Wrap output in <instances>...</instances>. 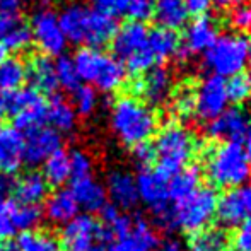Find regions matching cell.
<instances>
[{
  "label": "cell",
  "mask_w": 251,
  "mask_h": 251,
  "mask_svg": "<svg viewBox=\"0 0 251 251\" xmlns=\"http://www.w3.org/2000/svg\"><path fill=\"white\" fill-rule=\"evenodd\" d=\"M23 164V133L0 125V175H12Z\"/></svg>",
  "instance_id": "20"
},
{
  "label": "cell",
  "mask_w": 251,
  "mask_h": 251,
  "mask_svg": "<svg viewBox=\"0 0 251 251\" xmlns=\"http://www.w3.org/2000/svg\"><path fill=\"white\" fill-rule=\"evenodd\" d=\"M133 157H135V161L139 162L140 166L144 168H149L152 162L155 161V149L154 146L149 142L146 144H140V146L133 147Z\"/></svg>",
  "instance_id": "46"
},
{
  "label": "cell",
  "mask_w": 251,
  "mask_h": 251,
  "mask_svg": "<svg viewBox=\"0 0 251 251\" xmlns=\"http://www.w3.org/2000/svg\"><path fill=\"white\" fill-rule=\"evenodd\" d=\"M43 219V212H41L40 205H16L14 208V222H16L17 231H34L38 224Z\"/></svg>",
  "instance_id": "35"
},
{
  "label": "cell",
  "mask_w": 251,
  "mask_h": 251,
  "mask_svg": "<svg viewBox=\"0 0 251 251\" xmlns=\"http://www.w3.org/2000/svg\"><path fill=\"white\" fill-rule=\"evenodd\" d=\"M219 9H234L238 5H243L246 0H212Z\"/></svg>",
  "instance_id": "51"
},
{
  "label": "cell",
  "mask_w": 251,
  "mask_h": 251,
  "mask_svg": "<svg viewBox=\"0 0 251 251\" xmlns=\"http://www.w3.org/2000/svg\"><path fill=\"white\" fill-rule=\"evenodd\" d=\"M17 246L21 251H60V241L50 232L45 231H26L19 236Z\"/></svg>",
  "instance_id": "34"
},
{
  "label": "cell",
  "mask_w": 251,
  "mask_h": 251,
  "mask_svg": "<svg viewBox=\"0 0 251 251\" xmlns=\"http://www.w3.org/2000/svg\"><path fill=\"white\" fill-rule=\"evenodd\" d=\"M188 10L183 0H154V17L159 27L176 31L188 21Z\"/></svg>",
  "instance_id": "26"
},
{
  "label": "cell",
  "mask_w": 251,
  "mask_h": 251,
  "mask_svg": "<svg viewBox=\"0 0 251 251\" xmlns=\"http://www.w3.org/2000/svg\"><path fill=\"white\" fill-rule=\"evenodd\" d=\"M251 55V38L248 34L226 33L217 36L210 48L203 53L205 67L221 79H231L243 74Z\"/></svg>",
  "instance_id": "6"
},
{
  "label": "cell",
  "mask_w": 251,
  "mask_h": 251,
  "mask_svg": "<svg viewBox=\"0 0 251 251\" xmlns=\"http://www.w3.org/2000/svg\"><path fill=\"white\" fill-rule=\"evenodd\" d=\"M250 118L241 106L226 108L217 118L207 123V133L214 140L229 144H241L248 128Z\"/></svg>",
  "instance_id": "14"
},
{
  "label": "cell",
  "mask_w": 251,
  "mask_h": 251,
  "mask_svg": "<svg viewBox=\"0 0 251 251\" xmlns=\"http://www.w3.org/2000/svg\"><path fill=\"white\" fill-rule=\"evenodd\" d=\"M154 149L155 166L152 171L168 183L185 166H188V161L199 152V142L179 123H168L159 132Z\"/></svg>",
  "instance_id": "3"
},
{
  "label": "cell",
  "mask_w": 251,
  "mask_h": 251,
  "mask_svg": "<svg viewBox=\"0 0 251 251\" xmlns=\"http://www.w3.org/2000/svg\"><path fill=\"white\" fill-rule=\"evenodd\" d=\"M243 151H245V154H246V157H248V162L251 164V120H250V123H248V128H246V133H245V137H243Z\"/></svg>",
  "instance_id": "50"
},
{
  "label": "cell",
  "mask_w": 251,
  "mask_h": 251,
  "mask_svg": "<svg viewBox=\"0 0 251 251\" xmlns=\"http://www.w3.org/2000/svg\"><path fill=\"white\" fill-rule=\"evenodd\" d=\"M215 215L226 227H236L241 224L245 219H250L248 212L245 208V203L241 200L238 188L227 190L221 199H217V210Z\"/></svg>",
  "instance_id": "24"
},
{
  "label": "cell",
  "mask_w": 251,
  "mask_h": 251,
  "mask_svg": "<svg viewBox=\"0 0 251 251\" xmlns=\"http://www.w3.org/2000/svg\"><path fill=\"white\" fill-rule=\"evenodd\" d=\"M109 241H113V238L104 226L93 215L82 214L63 226L60 246L67 251H93L98 245Z\"/></svg>",
  "instance_id": "10"
},
{
  "label": "cell",
  "mask_w": 251,
  "mask_h": 251,
  "mask_svg": "<svg viewBox=\"0 0 251 251\" xmlns=\"http://www.w3.org/2000/svg\"><path fill=\"white\" fill-rule=\"evenodd\" d=\"M55 74H56V82L58 86H62L67 91H75L80 86L79 75L75 72V67L72 63V58L69 56H58V60L55 62Z\"/></svg>",
  "instance_id": "37"
},
{
  "label": "cell",
  "mask_w": 251,
  "mask_h": 251,
  "mask_svg": "<svg viewBox=\"0 0 251 251\" xmlns=\"http://www.w3.org/2000/svg\"><path fill=\"white\" fill-rule=\"evenodd\" d=\"M157 115L135 96H122L111 108V128L125 146L146 144L157 132Z\"/></svg>",
  "instance_id": "2"
},
{
  "label": "cell",
  "mask_w": 251,
  "mask_h": 251,
  "mask_svg": "<svg viewBox=\"0 0 251 251\" xmlns=\"http://www.w3.org/2000/svg\"><path fill=\"white\" fill-rule=\"evenodd\" d=\"M226 93H227V100L236 102V104H243L251 98V84L248 77L239 74L231 79L226 80Z\"/></svg>",
  "instance_id": "39"
},
{
  "label": "cell",
  "mask_w": 251,
  "mask_h": 251,
  "mask_svg": "<svg viewBox=\"0 0 251 251\" xmlns=\"http://www.w3.org/2000/svg\"><path fill=\"white\" fill-rule=\"evenodd\" d=\"M227 21L232 29H236L239 34L248 33V31H251V7L243 3V5L231 9L229 10Z\"/></svg>",
  "instance_id": "43"
},
{
  "label": "cell",
  "mask_w": 251,
  "mask_h": 251,
  "mask_svg": "<svg viewBox=\"0 0 251 251\" xmlns=\"http://www.w3.org/2000/svg\"><path fill=\"white\" fill-rule=\"evenodd\" d=\"M26 79L31 80L33 89H36L40 94H51L58 87L55 74V62L50 56L45 55L34 56L29 62V65L26 67Z\"/></svg>",
  "instance_id": "23"
},
{
  "label": "cell",
  "mask_w": 251,
  "mask_h": 251,
  "mask_svg": "<svg viewBox=\"0 0 251 251\" xmlns=\"http://www.w3.org/2000/svg\"><path fill=\"white\" fill-rule=\"evenodd\" d=\"M135 185L137 193H139V200H142L146 205H149L155 217L162 215L169 208L168 183L162 181L152 169H140L139 176L135 178Z\"/></svg>",
  "instance_id": "15"
},
{
  "label": "cell",
  "mask_w": 251,
  "mask_h": 251,
  "mask_svg": "<svg viewBox=\"0 0 251 251\" xmlns=\"http://www.w3.org/2000/svg\"><path fill=\"white\" fill-rule=\"evenodd\" d=\"M33 43L29 26L17 12L0 10V48L3 51H23Z\"/></svg>",
  "instance_id": "18"
},
{
  "label": "cell",
  "mask_w": 251,
  "mask_h": 251,
  "mask_svg": "<svg viewBox=\"0 0 251 251\" xmlns=\"http://www.w3.org/2000/svg\"><path fill=\"white\" fill-rule=\"evenodd\" d=\"M14 208L16 205L10 200H0V243L10 239L17 231L14 222Z\"/></svg>",
  "instance_id": "41"
},
{
  "label": "cell",
  "mask_w": 251,
  "mask_h": 251,
  "mask_svg": "<svg viewBox=\"0 0 251 251\" xmlns=\"http://www.w3.org/2000/svg\"><path fill=\"white\" fill-rule=\"evenodd\" d=\"M26 3V0H0V10L3 12H17Z\"/></svg>",
  "instance_id": "49"
},
{
  "label": "cell",
  "mask_w": 251,
  "mask_h": 251,
  "mask_svg": "<svg viewBox=\"0 0 251 251\" xmlns=\"http://www.w3.org/2000/svg\"><path fill=\"white\" fill-rule=\"evenodd\" d=\"M62 149V137L51 126H40L23 137V161L36 166L43 164L53 152Z\"/></svg>",
  "instance_id": "13"
},
{
  "label": "cell",
  "mask_w": 251,
  "mask_h": 251,
  "mask_svg": "<svg viewBox=\"0 0 251 251\" xmlns=\"http://www.w3.org/2000/svg\"><path fill=\"white\" fill-rule=\"evenodd\" d=\"M43 178L48 185L62 186L67 179H70V162L69 152L63 149L53 152L50 157L43 162Z\"/></svg>",
  "instance_id": "31"
},
{
  "label": "cell",
  "mask_w": 251,
  "mask_h": 251,
  "mask_svg": "<svg viewBox=\"0 0 251 251\" xmlns=\"http://www.w3.org/2000/svg\"><path fill=\"white\" fill-rule=\"evenodd\" d=\"M232 243H234L236 251H251V217L236 226Z\"/></svg>",
  "instance_id": "45"
},
{
  "label": "cell",
  "mask_w": 251,
  "mask_h": 251,
  "mask_svg": "<svg viewBox=\"0 0 251 251\" xmlns=\"http://www.w3.org/2000/svg\"><path fill=\"white\" fill-rule=\"evenodd\" d=\"M31 40L38 47V50L43 51L45 56H62L67 50L65 34L58 23V14H55L50 7H40L31 16Z\"/></svg>",
  "instance_id": "11"
},
{
  "label": "cell",
  "mask_w": 251,
  "mask_h": 251,
  "mask_svg": "<svg viewBox=\"0 0 251 251\" xmlns=\"http://www.w3.org/2000/svg\"><path fill=\"white\" fill-rule=\"evenodd\" d=\"M91 2H93L96 10H100V12L115 19V17L126 14L130 0H91Z\"/></svg>",
  "instance_id": "44"
},
{
  "label": "cell",
  "mask_w": 251,
  "mask_h": 251,
  "mask_svg": "<svg viewBox=\"0 0 251 251\" xmlns=\"http://www.w3.org/2000/svg\"><path fill=\"white\" fill-rule=\"evenodd\" d=\"M3 113H5V98L0 94V118L3 116Z\"/></svg>",
  "instance_id": "54"
},
{
  "label": "cell",
  "mask_w": 251,
  "mask_h": 251,
  "mask_svg": "<svg viewBox=\"0 0 251 251\" xmlns=\"http://www.w3.org/2000/svg\"><path fill=\"white\" fill-rule=\"evenodd\" d=\"M72 108L75 113L89 116L98 108V93L93 86H79L72 93Z\"/></svg>",
  "instance_id": "36"
},
{
  "label": "cell",
  "mask_w": 251,
  "mask_h": 251,
  "mask_svg": "<svg viewBox=\"0 0 251 251\" xmlns=\"http://www.w3.org/2000/svg\"><path fill=\"white\" fill-rule=\"evenodd\" d=\"M106 195L116 208H133L139 201L135 178L126 171H111L106 181Z\"/></svg>",
  "instance_id": "19"
},
{
  "label": "cell",
  "mask_w": 251,
  "mask_h": 251,
  "mask_svg": "<svg viewBox=\"0 0 251 251\" xmlns=\"http://www.w3.org/2000/svg\"><path fill=\"white\" fill-rule=\"evenodd\" d=\"M79 80L94 84L102 93H116L126 80V70L115 56L98 48H80L72 56Z\"/></svg>",
  "instance_id": "5"
},
{
  "label": "cell",
  "mask_w": 251,
  "mask_h": 251,
  "mask_svg": "<svg viewBox=\"0 0 251 251\" xmlns=\"http://www.w3.org/2000/svg\"><path fill=\"white\" fill-rule=\"evenodd\" d=\"M45 215L53 224L65 226L74 217L79 215V205L75 201V197L70 190L60 188L55 193L47 197V205H45Z\"/></svg>",
  "instance_id": "22"
},
{
  "label": "cell",
  "mask_w": 251,
  "mask_h": 251,
  "mask_svg": "<svg viewBox=\"0 0 251 251\" xmlns=\"http://www.w3.org/2000/svg\"><path fill=\"white\" fill-rule=\"evenodd\" d=\"M173 111L181 122L192 118L195 115V93L192 89H181L175 96V102H173Z\"/></svg>",
  "instance_id": "40"
},
{
  "label": "cell",
  "mask_w": 251,
  "mask_h": 251,
  "mask_svg": "<svg viewBox=\"0 0 251 251\" xmlns=\"http://www.w3.org/2000/svg\"><path fill=\"white\" fill-rule=\"evenodd\" d=\"M217 210V193L212 188L195 190L192 195L175 201L171 207L173 229L181 227L188 232H195L207 227L215 217Z\"/></svg>",
  "instance_id": "8"
},
{
  "label": "cell",
  "mask_w": 251,
  "mask_h": 251,
  "mask_svg": "<svg viewBox=\"0 0 251 251\" xmlns=\"http://www.w3.org/2000/svg\"><path fill=\"white\" fill-rule=\"evenodd\" d=\"M0 251H21V250H19V246H17L16 241L7 239V241L0 243Z\"/></svg>",
  "instance_id": "52"
},
{
  "label": "cell",
  "mask_w": 251,
  "mask_h": 251,
  "mask_svg": "<svg viewBox=\"0 0 251 251\" xmlns=\"http://www.w3.org/2000/svg\"><path fill=\"white\" fill-rule=\"evenodd\" d=\"M149 50L154 56V62H166L181 50V40L176 31L155 27L149 33Z\"/></svg>",
  "instance_id": "28"
},
{
  "label": "cell",
  "mask_w": 251,
  "mask_h": 251,
  "mask_svg": "<svg viewBox=\"0 0 251 251\" xmlns=\"http://www.w3.org/2000/svg\"><path fill=\"white\" fill-rule=\"evenodd\" d=\"M219 36L217 21L212 16L201 14L197 16L192 23L188 24L183 36V50L188 55H197V53H205L214 45V41Z\"/></svg>",
  "instance_id": "17"
},
{
  "label": "cell",
  "mask_w": 251,
  "mask_h": 251,
  "mask_svg": "<svg viewBox=\"0 0 251 251\" xmlns=\"http://www.w3.org/2000/svg\"><path fill=\"white\" fill-rule=\"evenodd\" d=\"M227 243V232L221 227H210V226L188 236L190 251H224Z\"/></svg>",
  "instance_id": "30"
},
{
  "label": "cell",
  "mask_w": 251,
  "mask_h": 251,
  "mask_svg": "<svg viewBox=\"0 0 251 251\" xmlns=\"http://www.w3.org/2000/svg\"><path fill=\"white\" fill-rule=\"evenodd\" d=\"M195 93V115L203 122H212L227 108L226 80L217 75H208L199 84Z\"/></svg>",
  "instance_id": "12"
},
{
  "label": "cell",
  "mask_w": 251,
  "mask_h": 251,
  "mask_svg": "<svg viewBox=\"0 0 251 251\" xmlns=\"http://www.w3.org/2000/svg\"><path fill=\"white\" fill-rule=\"evenodd\" d=\"M16 179L12 175H0V200H9V195L14 193Z\"/></svg>",
  "instance_id": "48"
},
{
  "label": "cell",
  "mask_w": 251,
  "mask_h": 251,
  "mask_svg": "<svg viewBox=\"0 0 251 251\" xmlns=\"http://www.w3.org/2000/svg\"><path fill=\"white\" fill-rule=\"evenodd\" d=\"M5 111L14 118L17 132H31L47 122V101L33 87H21L5 98Z\"/></svg>",
  "instance_id": "9"
},
{
  "label": "cell",
  "mask_w": 251,
  "mask_h": 251,
  "mask_svg": "<svg viewBox=\"0 0 251 251\" xmlns=\"http://www.w3.org/2000/svg\"><path fill=\"white\" fill-rule=\"evenodd\" d=\"M205 173L215 188L232 190L246 185L251 164L241 144L222 142L205 152Z\"/></svg>",
  "instance_id": "4"
},
{
  "label": "cell",
  "mask_w": 251,
  "mask_h": 251,
  "mask_svg": "<svg viewBox=\"0 0 251 251\" xmlns=\"http://www.w3.org/2000/svg\"><path fill=\"white\" fill-rule=\"evenodd\" d=\"M250 7H251V5H250Z\"/></svg>",
  "instance_id": "58"
},
{
  "label": "cell",
  "mask_w": 251,
  "mask_h": 251,
  "mask_svg": "<svg viewBox=\"0 0 251 251\" xmlns=\"http://www.w3.org/2000/svg\"><path fill=\"white\" fill-rule=\"evenodd\" d=\"M3 53H5V51H3L2 48H0V62H2V60H3Z\"/></svg>",
  "instance_id": "56"
},
{
  "label": "cell",
  "mask_w": 251,
  "mask_h": 251,
  "mask_svg": "<svg viewBox=\"0 0 251 251\" xmlns=\"http://www.w3.org/2000/svg\"><path fill=\"white\" fill-rule=\"evenodd\" d=\"M50 185L40 173H27L16 181L14 195L23 205H40L48 197Z\"/></svg>",
  "instance_id": "25"
},
{
  "label": "cell",
  "mask_w": 251,
  "mask_h": 251,
  "mask_svg": "<svg viewBox=\"0 0 251 251\" xmlns=\"http://www.w3.org/2000/svg\"><path fill=\"white\" fill-rule=\"evenodd\" d=\"M162 251H183V250H181V246H179L178 243L169 241V243H166V245H164Z\"/></svg>",
  "instance_id": "53"
},
{
  "label": "cell",
  "mask_w": 251,
  "mask_h": 251,
  "mask_svg": "<svg viewBox=\"0 0 251 251\" xmlns=\"http://www.w3.org/2000/svg\"><path fill=\"white\" fill-rule=\"evenodd\" d=\"M115 58L133 75H144L154 65L149 50V31L146 24L126 23L115 33L111 40Z\"/></svg>",
  "instance_id": "7"
},
{
  "label": "cell",
  "mask_w": 251,
  "mask_h": 251,
  "mask_svg": "<svg viewBox=\"0 0 251 251\" xmlns=\"http://www.w3.org/2000/svg\"><path fill=\"white\" fill-rule=\"evenodd\" d=\"M70 162V178L72 181H80L93 176V159L87 152L74 151L69 154Z\"/></svg>",
  "instance_id": "38"
},
{
  "label": "cell",
  "mask_w": 251,
  "mask_h": 251,
  "mask_svg": "<svg viewBox=\"0 0 251 251\" xmlns=\"http://www.w3.org/2000/svg\"><path fill=\"white\" fill-rule=\"evenodd\" d=\"M246 67H248V75H246V77H248V80H250V84H251V55H250L248 65H246Z\"/></svg>",
  "instance_id": "55"
},
{
  "label": "cell",
  "mask_w": 251,
  "mask_h": 251,
  "mask_svg": "<svg viewBox=\"0 0 251 251\" xmlns=\"http://www.w3.org/2000/svg\"><path fill=\"white\" fill-rule=\"evenodd\" d=\"M126 243L130 251H157L159 250V238L154 229L142 219H137L132 226V231L126 236Z\"/></svg>",
  "instance_id": "33"
},
{
  "label": "cell",
  "mask_w": 251,
  "mask_h": 251,
  "mask_svg": "<svg viewBox=\"0 0 251 251\" xmlns=\"http://www.w3.org/2000/svg\"><path fill=\"white\" fill-rule=\"evenodd\" d=\"M133 93L142 96L146 104H162L171 94V74L161 65L152 67L140 79L135 80Z\"/></svg>",
  "instance_id": "16"
},
{
  "label": "cell",
  "mask_w": 251,
  "mask_h": 251,
  "mask_svg": "<svg viewBox=\"0 0 251 251\" xmlns=\"http://www.w3.org/2000/svg\"><path fill=\"white\" fill-rule=\"evenodd\" d=\"M183 2H185L188 14H197V16L205 14L212 5V0H183Z\"/></svg>",
  "instance_id": "47"
},
{
  "label": "cell",
  "mask_w": 251,
  "mask_h": 251,
  "mask_svg": "<svg viewBox=\"0 0 251 251\" xmlns=\"http://www.w3.org/2000/svg\"><path fill=\"white\" fill-rule=\"evenodd\" d=\"M126 16L130 17V23H147L154 17V0H130Z\"/></svg>",
  "instance_id": "42"
},
{
  "label": "cell",
  "mask_w": 251,
  "mask_h": 251,
  "mask_svg": "<svg viewBox=\"0 0 251 251\" xmlns=\"http://www.w3.org/2000/svg\"><path fill=\"white\" fill-rule=\"evenodd\" d=\"M224 251H236V250H224Z\"/></svg>",
  "instance_id": "57"
},
{
  "label": "cell",
  "mask_w": 251,
  "mask_h": 251,
  "mask_svg": "<svg viewBox=\"0 0 251 251\" xmlns=\"http://www.w3.org/2000/svg\"><path fill=\"white\" fill-rule=\"evenodd\" d=\"M58 23L67 41L75 45H87V48H100L109 43L118 31L116 19L106 16L87 3L72 0L62 7Z\"/></svg>",
  "instance_id": "1"
},
{
  "label": "cell",
  "mask_w": 251,
  "mask_h": 251,
  "mask_svg": "<svg viewBox=\"0 0 251 251\" xmlns=\"http://www.w3.org/2000/svg\"><path fill=\"white\" fill-rule=\"evenodd\" d=\"M47 122L55 132L69 133L75 128L77 113L65 98L55 96L47 102Z\"/></svg>",
  "instance_id": "27"
},
{
  "label": "cell",
  "mask_w": 251,
  "mask_h": 251,
  "mask_svg": "<svg viewBox=\"0 0 251 251\" xmlns=\"http://www.w3.org/2000/svg\"><path fill=\"white\" fill-rule=\"evenodd\" d=\"M26 80V65L16 56L3 58L0 62V89L5 93H14L21 89Z\"/></svg>",
  "instance_id": "32"
},
{
  "label": "cell",
  "mask_w": 251,
  "mask_h": 251,
  "mask_svg": "<svg viewBox=\"0 0 251 251\" xmlns=\"http://www.w3.org/2000/svg\"><path fill=\"white\" fill-rule=\"evenodd\" d=\"M70 192L75 197V201L79 208H84L87 214L93 212H101L108 205V195L106 188L100 181L91 176V178L80 179V181H72Z\"/></svg>",
  "instance_id": "21"
},
{
  "label": "cell",
  "mask_w": 251,
  "mask_h": 251,
  "mask_svg": "<svg viewBox=\"0 0 251 251\" xmlns=\"http://www.w3.org/2000/svg\"><path fill=\"white\" fill-rule=\"evenodd\" d=\"M200 168L199 166H185L178 175H175L168 181V197L169 200L178 201L185 197L192 195L200 186Z\"/></svg>",
  "instance_id": "29"
}]
</instances>
